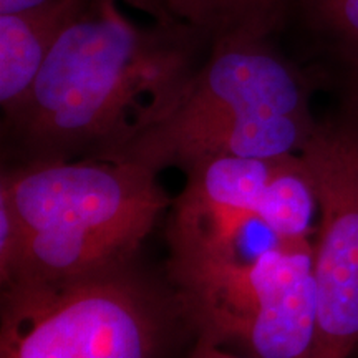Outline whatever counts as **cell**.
Wrapping results in <instances>:
<instances>
[{"label": "cell", "instance_id": "1", "mask_svg": "<svg viewBox=\"0 0 358 358\" xmlns=\"http://www.w3.org/2000/svg\"><path fill=\"white\" fill-rule=\"evenodd\" d=\"M206 47L208 37L185 22L140 27L118 0H92L2 118L3 134L24 163L110 158L173 108Z\"/></svg>", "mask_w": 358, "mask_h": 358}, {"label": "cell", "instance_id": "2", "mask_svg": "<svg viewBox=\"0 0 358 358\" xmlns=\"http://www.w3.org/2000/svg\"><path fill=\"white\" fill-rule=\"evenodd\" d=\"M169 280L196 338L249 358H313V241L282 243L252 214L206 213L169 227Z\"/></svg>", "mask_w": 358, "mask_h": 358}, {"label": "cell", "instance_id": "3", "mask_svg": "<svg viewBox=\"0 0 358 358\" xmlns=\"http://www.w3.org/2000/svg\"><path fill=\"white\" fill-rule=\"evenodd\" d=\"M156 176L133 161L101 158L22 163L3 171L0 187L27 231L15 280L75 279L134 262L169 204Z\"/></svg>", "mask_w": 358, "mask_h": 358}, {"label": "cell", "instance_id": "4", "mask_svg": "<svg viewBox=\"0 0 358 358\" xmlns=\"http://www.w3.org/2000/svg\"><path fill=\"white\" fill-rule=\"evenodd\" d=\"M186 332L174 290L136 262L2 287L0 358H174Z\"/></svg>", "mask_w": 358, "mask_h": 358}, {"label": "cell", "instance_id": "5", "mask_svg": "<svg viewBox=\"0 0 358 358\" xmlns=\"http://www.w3.org/2000/svg\"><path fill=\"white\" fill-rule=\"evenodd\" d=\"M301 156L319 201L313 358H350L358 350V122L343 113L317 123Z\"/></svg>", "mask_w": 358, "mask_h": 358}, {"label": "cell", "instance_id": "6", "mask_svg": "<svg viewBox=\"0 0 358 358\" xmlns=\"http://www.w3.org/2000/svg\"><path fill=\"white\" fill-rule=\"evenodd\" d=\"M315 127L313 118L274 113L161 120L105 159L133 161L159 173L213 156L280 158L301 153Z\"/></svg>", "mask_w": 358, "mask_h": 358}, {"label": "cell", "instance_id": "7", "mask_svg": "<svg viewBox=\"0 0 358 358\" xmlns=\"http://www.w3.org/2000/svg\"><path fill=\"white\" fill-rule=\"evenodd\" d=\"M92 0H50L0 13V106L3 118L22 105L58 38Z\"/></svg>", "mask_w": 358, "mask_h": 358}, {"label": "cell", "instance_id": "8", "mask_svg": "<svg viewBox=\"0 0 358 358\" xmlns=\"http://www.w3.org/2000/svg\"><path fill=\"white\" fill-rule=\"evenodd\" d=\"M277 159L213 156L196 161L185 169L187 182L174 208L222 209L256 216Z\"/></svg>", "mask_w": 358, "mask_h": 358}, {"label": "cell", "instance_id": "9", "mask_svg": "<svg viewBox=\"0 0 358 358\" xmlns=\"http://www.w3.org/2000/svg\"><path fill=\"white\" fill-rule=\"evenodd\" d=\"M297 0H174L173 15L194 27L211 47L268 40L294 13Z\"/></svg>", "mask_w": 358, "mask_h": 358}, {"label": "cell", "instance_id": "10", "mask_svg": "<svg viewBox=\"0 0 358 358\" xmlns=\"http://www.w3.org/2000/svg\"><path fill=\"white\" fill-rule=\"evenodd\" d=\"M315 216L319 201L301 153L282 156L264 189L256 217L282 243H303L312 241Z\"/></svg>", "mask_w": 358, "mask_h": 358}, {"label": "cell", "instance_id": "11", "mask_svg": "<svg viewBox=\"0 0 358 358\" xmlns=\"http://www.w3.org/2000/svg\"><path fill=\"white\" fill-rule=\"evenodd\" d=\"M294 13L348 70H358V0H297Z\"/></svg>", "mask_w": 358, "mask_h": 358}, {"label": "cell", "instance_id": "12", "mask_svg": "<svg viewBox=\"0 0 358 358\" xmlns=\"http://www.w3.org/2000/svg\"><path fill=\"white\" fill-rule=\"evenodd\" d=\"M27 231L10 196L0 187V282L8 285L19 277L25 259Z\"/></svg>", "mask_w": 358, "mask_h": 358}, {"label": "cell", "instance_id": "13", "mask_svg": "<svg viewBox=\"0 0 358 358\" xmlns=\"http://www.w3.org/2000/svg\"><path fill=\"white\" fill-rule=\"evenodd\" d=\"M128 3L129 7L136 8L146 15H150L155 22H179L173 15V3L174 0H122Z\"/></svg>", "mask_w": 358, "mask_h": 358}, {"label": "cell", "instance_id": "14", "mask_svg": "<svg viewBox=\"0 0 358 358\" xmlns=\"http://www.w3.org/2000/svg\"><path fill=\"white\" fill-rule=\"evenodd\" d=\"M186 358H249L239 353H232L229 348L219 347L216 343L208 342L204 338H196L194 345L187 353Z\"/></svg>", "mask_w": 358, "mask_h": 358}, {"label": "cell", "instance_id": "15", "mask_svg": "<svg viewBox=\"0 0 358 358\" xmlns=\"http://www.w3.org/2000/svg\"><path fill=\"white\" fill-rule=\"evenodd\" d=\"M345 113L358 122V70H348L345 87Z\"/></svg>", "mask_w": 358, "mask_h": 358}, {"label": "cell", "instance_id": "16", "mask_svg": "<svg viewBox=\"0 0 358 358\" xmlns=\"http://www.w3.org/2000/svg\"><path fill=\"white\" fill-rule=\"evenodd\" d=\"M45 2H50V0H0V13L25 10V8L37 7Z\"/></svg>", "mask_w": 358, "mask_h": 358}]
</instances>
